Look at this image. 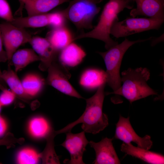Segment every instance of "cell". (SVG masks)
<instances>
[{
	"label": "cell",
	"instance_id": "obj_1",
	"mask_svg": "<svg viewBox=\"0 0 164 164\" xmlns=\"http://www.w3.org/2000/svg\"><path fill=\"white\" fill-rule=\"evenodd\" d=\"M105 84L100 85L94 95L86 99V108L81 116L63 128L56 131L57 135L71 131L74 127L80 123L82 124L81 128L85 132L94 134L103 131L108 125V116L102 111Z\"/></svg>",
	"mask_w": 164,
	"mask_h": 164
},
{
	"label": "cell",
	"instance_id": "obj_2",
	"mask_svg": "<svg viewBox=\"0 0 164 164\" xmlns=\"http://www.w3.org/2000/svg\"><path fill=\"white\" fill-rule=\"evenodd\" d=\"M135 2L134 0H109L104 6L97 25L92 30L73 38V41L85 38L97 39L104 43L107 50L118 44L110 37L111 27L118 21L119 13L125 8L132 9Z\"/></svg>",
	"mask_w": 164,
	"mask_h": 164
},
{
	"label": "cell",
	"instance_id": "obj_3",
	"mask_svg": "<svg viewBox=\"0 0 164 164\" xmlns=\"http://www.w3.org/2000/svg\"><path fill=\"white\" fill-rule=\"evenodd\" d=\"M122 85L117 90L107 94H114L123 96L130 103L157 93L151 88L147 81L150 79V73L146 68H128L121 73Z\"/></svg>",
	"mask_w": 164,
	"mask_h": 164
},
{
	"label": "cell",
	"instance_id": "obj_4",
	"mask_svg": "<svg viewBox=\"0 0 164 164\" xmlns=\"http://www.w3.org/2000/svg\"><path fill=\"white\" fill-rule=\"evenodd\" d=\"M152 37L134 41L127 38L119 44L111 47L106 51L98 52L103 58L106 67V83L113 91L121 85L120 69L123 56L127 50L133 45L149 40Z\"/></svg>",
	"mask_w": 164,
	"mask_h": 164
},
{
	"label": "cell",
	"instance_id": "obj_5",
	"mask_svg": "<svg viewBox=\"0 0 164 164\" xmlns=\"http://www.w3.org/2000/svg\"><path fill=\"white\" fill-rule=\"evenodd\" d=\"M102 0H72L61 11L63 16L78 29L93 28L92 22L101 10L97 4Z\"/></svg>",
	"mask_w": 164,
	"mask_h": 164
},
{
	"label": "cell",
	"instance_id": "obj_6",
	"mask_svg": "<svg viewBox=\"0 0 164 164\" xmlns=\"http://www.w3.org/2000/svg\"><path fill=\"white\" fill-rule=\"evenodd\" d=\"M164 19L128 18L112 25L110 34L116 38L124 37L151 29H159Z\"/></svg>",
	"mask_w": 164,
	"mask_h": 164
},
{
	"label": "cell",
	"instance_id": "obj_7",
	"mask_svg": "<svg viewBox=\"0 0 164 164\" xmlns=\"http://www.w3.org/2000/svg\"><path fill=\"white\" fill-rule=\"evenodd\" d=\"M0 26L9 64L12 55L17 49L21 45L29 43L32 37L25 28L17 27L10 22H3Z\"/></svg>",
	"mask_w": 164,
	"mask_h": 164
},
{
	"label": "cell",
	"instance_id": "obj_8",
	"mask_svg": "<svg viewBox=\"0 0 164 164\" xmlns=\"http://www.w3.org/2000/svg\"><path fill=\"white\" fill-rule=\"evenodd\" d=\"M47 70L46 82L48 84L66 95L83 98L69 82L71 74L64 65L56 60L52 63Z\"/></svg>",
	"mask_w": 164,
	"mask_h": 164
},
{
	"label": "cell",
	"instance_id": "obj_9",
	"mask_svg": "<svg viewBox=\"0 0 164 164\" xmlns=\"http://www.w3.org/2000/svg\"><path fill=\"white\" fill-rule=\"evenodd\" d=\"M114 138L120 140L124 143L133 142L137 147L147 150L150 149L153 144L151 137L146 135L143 137L138 136L133 128L130 121L129 117L125 118L121 115L116 124Z\"/></svg>",
	"mask_w": 164,
	"mask_h": 164
},
{
	"label": "cell",
	"instance_id": "obj_10",
	"mask_svg": "<svg viewBox=\"0 0 164 164\" xmlns=\"http://www.w3.org/2000/svg\"><path fill=\"white\" fill-rule=\"evenodd\" d=\"M85 132L74 134L70 131L66 133L64 141L60 145L69 152L70 159L68 163L72 164H85L83 160V155L86 150V147L89 142L87 139Z\"/></svg>",
	"mask_w": 164,
	"mask_h": 164
},
{
	"label": "cell",
	"instance_id": "obj_11",
	"mask_svg": "<svg viewBox=\"0 0 164 164\" xmlns=\"http://www.w3.org/2000/svg\"><path fill=\"white\" fill-rule=\"evenodd\" d=\"M29 43L39 58V69L42 71L47 70L52 63L56 60L59 52L46 38L33 36Z\"/></svg>",
	"mask_w": 164,
	"mask_h": 164
},
{
	"label": "cell",
	"instance_id": "obj_12",
	"mask_svg": "<svg viewBox=\"0 0 164 164\" xmlns=\"http://www.w3.org/2000/svg\"><path fill=\"white\" fill-rule=\"evenodd\" d=\"M113 139L106 137L96 142L91 141L89 144L94 149L96 159L94 164H120L112 142Z\"/></svg>",
	"mask_w": 164,
	"mask_h": 164
},
{
	"label": "cell",
	"instance_id": "obj_13",
	"mask_svg": "<svg viewBox=\"0 0 164 164\" xmlns=\"http://www.w3.org/2000/svg\"><path fill=\"white\" fill-rule=\"evenodd\" d=\"M137 7L130 12L132 17L141 15L150 18L164 19V0H134Z\"/></svg>",
	"mask_w": 164,
	"mask_h": 164
},
{
	"label": "cell",
	"instance_id": "obj_14",
	"mask_svg": "<svg viewBox=\"0 0 164 164\" xmlns=\"http://www.w3.org/2000/svg\"><path fill=\"white\" fill-rule=\"evenodd\" d=\"M56 12L28 16L26 17L14 18L11 22L14 25L20 28H39L55 25Z\"/></svg>",
	"mask_w": 164,
	"mask_h": 164
},
{
	"label": "cell",
	"instance_id": "obj_15",
	"mask_svg": "<svg viewBox=\"0 0 164 164\" xmlns=\"http://www.w3.org/2000/svg\"><path fill=\"white\" fill-rule=\"evenodd\" d=\"M121 150L127 154L138 158L145 162L153 164H164V156L161 154L133 146L131 143L123 142Z\"/></svg>",
	"mask_w": 164,
	"mask_h": 164
},
{
	"label": "cell",
	"instance_id": "obj_16",
	"mask_svg": "<svg viewBox=\"0 0 164 164\" xmlns=\"http://www.w3.org/2000/svg\"><path fill=\"white\" fill-rule=\"evenodd\" d=\"M24 5L28 16L47 13L56 6L70 0H19Z\"/></svg>",
	"mask_w": 164,
	"mask_h": 164
},
{
	"label": "cell",
	"instance_id": "obj_17",
	"mask_svg": "<svg viewBox=\"0 0 164 164\" xmlns=\"http://www.w3.org/2000/svg\"><path fill=\"white\" fill-rule=\"evenodd\" d=\"M59 52L60 63L64 66L70 67L80 64L86 55L85 51L80 47L73 42Z\"/></svg>",
	"mask_w": 164,
	"mask_h": 164
},
{
	"label": "cell",
	"instance_id": "obj_18",
	"mask_svg": "<svg viewBox=\"0 0 164 164\" xmlns=\"http://www.w3.org/2000/svg\"><path fill=\"white\" fill-rule=\"evenodd\" d=\"M46 38L59 52L73 41L70 31L64 26L53 28L47 32Z\"/></svg>",
	"mask_w": 164,
	"mask_h": 164
},
{
	"label": "cell",
	"instance_id": "obj_19",
	"mask_svg": "<svg viewBox=\"0 0 164 164\" xmlns=\"http://www.w3.org/2000/svg\"><path fill=\"white\" fill-rule=\"evenodd\" d=\"M39 60L38 56L32 49H21L13 54L9 65H14L15 71L17 72L30 63Z\"/></svg>",
	"mask_w": 164,
	"mask_h": 164
},
{
	"label": "cell",
	"instance_id": "obj_20",
	"mask_svg": "<svg viewBox=\"0 0 164 164\" xmlns=\"http://www.w3.org/2000/svg\"><path fill=\"white\" fill-rule=\"evenodd\" d=\"M24 91L29 98L35 97L42 91L46 81L39 75L28 73L21 80Z\"/></svg>",
	"mask_w": 164,
	"mask_h": 164
},
{
	"label": "cell",
	"instance_id": "obj_21",
	"mask_svg": "<svg viewBox=\"0 0 164 164\" xmlns=\"http://www.w3.org/2000/svg\"><path fill=\"white\" fill-rule=\"evenodd\" d=\"M106 83L105 71L97 69H89L82 74L80 80V84L88 89L98 87L103 83Z\"/></svg>",
	"mask_w": 164,
	"mask_h": 164
},
{
	"label": "cell",
	"instance_id": "obj_22",
	"mask_svg": "<svg viewBox=\"0 0 164 164\" xmlns=\"http://www.w3.org/2000/svg\"><path fill=\"white\" fill-rule=\"evenodd\" d=\"M9 65L8 69L2 72V79L16 95L22 98H29L25 93L21 80L16 72Z\"/></svg>",
	"mask_w": 164,
	"mask_h": 164
},
{
	"label": "cell",
	"instance_id": "obj_23",
	"mask_svg": "<svg viewBox=\"0 0 164 164\" xmlns=\"http://www.w3.org/2000/svg\"><path fill=\"white\" fill-rule=\"evenodd\" d=\"M52 129L47 120L42 117L32 118L28 124L30 134L36 138H45Z\"/></svg>",
	"mask_w": 164,
	"mask_h": 164
},
{
	"label": "cell",
	"instance_id": "obj_24",
	"mask_svg": "<svg viewBox=\"0 0 164 164\" xmlns=\"http://www.w3.org/2000/svg\"><path fill=\"white\" fill-rule=\"evenodd\" d=\"M57 135L56 131L52 128L45 138L46 141V146L40 153V159L44 164H60L58 156L56 155L54 148V138Z\"/></svg>",
	"mask_w": 164,
	"mask_h": 164
},
{
	"label": "cell",
	"instance_id": "obj_25",
	"mask_svg": "<svg viewBox=\"0 0 164 164\" xmlns=\"http://www.w3.org/2000/svg\"><path fill=\"white\" fill-rule=\"evenodd\" d=\"M40 159V153L32 148H25L18 152L16 161L19 164H34L38 163Z\"/></svg>",
	"mask_w": 164,
	"mask_h": 164
},
{
	"label": "cell",
	"instance_id": "obj_26",
	"mask_svg": "<svg viewBox=\"0 0 164 164\" xmlns=\"http://www.w3.org/2000/svg\"><path fill=\"white\" fill-rule=\"evenodd\" d=\"M24 141L23 138H16L12 133L8 132L0 138V146H5L7 148H10L13 147L16 143L22 144Z\"/></svg>",
	"mask_w": 164,
	"mask_h": 164
},
{
	"label": "cell",
	"instance_id": "obj_27",
	"mask_svg": "<svg viewBox=\"0 0 164 164\" xmlns=\"http://www.w3.org/2000/svg\"><path fill=\"white\" fill-rule=\"evenodd\" d=\"M0 18L10 22L14 19L10 5L6 0H0Z\"/></svg>",
	"mask_w": 164,
	"mask_h": 164
},
{
	"label": "cell",
	"instance_id": "obj_28",
	"mask_svg": "<svg viewBox=\"0 0 164 164\" xmlns=\"http://www.w3.org/2000/svg\"><path fill=\"white\" fill-rule=\"evenodd\" d=\"M16 96L12 91L6 88L0 94V104L2 107L9 105L14 101Z\"/></svg>",
	"mask_w": 164,
	"mask_h": 164
},
{
	"label": "cell",
	"instance_id": "obj_29",
	"mask_svg": "<svg viewBox=\"0 0 164 164\" xmlns=\"http://www.w3.org/2000/svg\"><path fill=\"white\" fill-rule=\"evenodd\" d=\"M3 43L0 26V62H5L8 61L6 53L3 48Z\"/></svg>",
	"mask_w": 164,
	"mask_h": 164
},
{
	"label": "cell",
	"instance_id": "obj_30",
	"mask_svg": "<svg viewBox=\"0 0 164 164\" xmlns=\"http://www.w3.org/2000/svg\"><path fill=\"white\" fill-rule=\"evenodd\" d=\"M8 124L6 120L0 114V138L3 137L6 133Z\"/></svg>",
	"mask_w": 164,
	"mask_h": 164
},
{
	"label": "cell",
	"instance_id": "obj_31",
	"mask_svg": "<svg viewBox=\"0 0 164 164\" xmlns=\"http://www.w3.org/2000/svg\"><path fill=\"white\" fill-rule=\"evenodd\" d=\"M163 35H162L160 37L155 38L154 39H153L152 41V45L153 46L155 45L157 43L159 42L162 41L163 40Z\"/></svg>",
	"mask_w": 164,
	"mask_h": 164
},
{
	"label": "cell",
	"instance_id": "obj_32",
	"mask_svg": "<svg viewBox=\"0 0 164 164\" xmlns=\"http://www.w3.org/2000/svg\"><path fill=\"white\" fill-rule=\"evenodd\" d=\"M2 72L1 71V69H0V83L5 87V83L2 79Z\"/></svg>",
	"mask_w": 164,
	"mask_h": 164
},
{
	"label": "cell",
	"instance_id": "obj_33",
	"mask_svg": "<svg viewBox=\"0 0 164 164\" xmlns=\"http://www.w3.org/2000/svg\"><path fill=\"white\" fill-rule=\"evenodd\" d=\"M6 88L0 83V90L2 91L5 90Z\"/></svg>",
	"mask_w": 164,
	"mask_h": 164
},
{
	"label": "cell",
	"instance_id": "obj_34",
	"mask_svg": "<svg viewBox=\"0 0 164 164\" xmlns=\"http://www.w3.org/2000/svg\"><path fill=\"white\" fill-rule=\"evenodd\" d=\"M2 107V106L0 104V114H1V111Z\"/></svg>",
	"mask_w": 164,
	"mask_h": 164
}]
</instances>
